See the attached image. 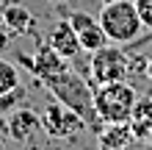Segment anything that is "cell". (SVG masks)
Instances as JSON below:
<instances>
[{"instance_id": "obj_6", "label": "cell", "mask_w": 152, "mask_h": 150, "mask_svg": "<svg viewBox=\"0 0 152 150\" xmlns=\"http://www.w3.org/2000/svg\"><path fill=\"white\" fill-rule=\"evenodd\" d=\"M17 58H20L39 81H44V78H50V75H56V72H61V69L69 67V58H64L61 53H56L50 45H39V50H36L33 58H28L25 53H17Z\"/></svg>"}, {"instance_id": "obj_18", "label": "cell", "mask_w": 152, "mask_h": 150, "mask_svg": "<svg viewBox=\"0 0 152 150\" xmlns=\"http://www.w3.org/2000/svg\"><path fill=\"white\" fill-rule=\"evenodd\" d=\"M144 75L152 81V58H147V69H144Z\"/></svg>"}, {"instance_id": "obj_22", "label": "cell", "mask_w": 152, "mask_h": 150, "mask_svg": "<svg viewBox=\"0 0 152 150\" xmlns=\"http://www.w3.org/2000/svg\"><path fill=\"white\" fill-rule=\"evenodd\" d=\"M102 3H108V0H102Z\"/></svg>"}, {"instance_id": "obj_4", "label": "cell", "mask_w": 152, "mask_h": 150, "mask_svg": "<svg viewBox=\"0 0 152 150\" xmlns=\"http://www.w3.org/2000/svg\"><path fill=\"white\" fill-rule=\"evenodd\" d=\"M88 72H91L94 86L100 83H113V81H124L130 72V58L124 53L122 45H102L100 50L91 53V61H88Z\"/></svg>"}, {"instance_id": "obj_12", "label": "cell", "mask_w": 152, "mask_h": 150, "mask_svg": "<svg viewBox=\"0 0 152 150\" xmlns=\"http://www.w3.org/2000/svg\"><path fill=\"white\" fill-rule=\"evenodd\" d=\"M3 22H6V28L17 33V36H25V33H33L36 31V20H33V14L28 11V8H22V6H8L6 11H3Z\"/></svg>"}, {"instance_id": "obj_5", "label": "cell", "mask_w": 152, "mask_h": 150, "mask_svg": "<svg viewBox=\"0 0 152 150\" xmlns=\"http://www.w3.org/2000/svg\"><path fill=\"white\" fill-rule=\"evenodd\" d=\"M88 125L83 122L80 114H75L72 109H66L64 103L53 100L47 103V109L42 111V131L50 139H72L77 134H83Z\"/></svg>"}, {"instance_id": "obj_17", "label": "cell", "mask_w": 152, "mask_h": 150, "mask_svg": "<svg viewBox=\"0 0 152 150\" xmlns=\"http://www.w3.org/2000/svg\"><path fill=\"white\" fill-rule=\"evenodd\" d=\"M6 47H8V31L0 28V50H6Z\"/></svg>"}, {"instance_id": "obj_15", "label": "cell", "mask_w": 152, "mask_h": 150, "mask_svg": "<svg viewBox=\"0 0 152 150\" xmlns=\"http://www.w3.org/2000/svg\"><path fill=\"white\" fill-rule=\"evenodd\" d=\"M136 8H138V14H141L144 28L152 31V0H136Z\"/></svg>"}, {"instance_id": "obj_19", "label": "cell", "mask_w": 152, "mask_h": 150, "mask_svg": "<svg viewBox=\"0 0 152 150\" xmlns=\"http://www.w3.org/2000/svg\"><path fill=\"white\" fill-rule=\"evenodd\" d=\"M144 150H152V142H149V145H147V147H144Z\"/></svg>"}, {"instance_id": "obj_9", "label": "cell", "mask_w": 152, "mask_h": 150, "mask_svg": "<svg viewBox=\"0 0 152 150\" xmlns=\"http://www.w3.org/2000/svg\"><path fill=\"white\" fill-rule=\"evenodd\" d=\"M136 136H133L130 120L127 122H102V128L97 131V147L100 150H127Z\"/></svg>"}, {"instance_id": "obj_16", "label": "cell", "mask_w": 152, "mask_h": 150, "mask_svg": "<svg viewBox=\"0 0 152 150\" xmlns=\"http://www.w3.org/2000/svg\"><path fill=\"white\" fill-rule=\"evenodd\" d=\"M147 45H152V31L147 33V36H138V39H133L130 45H127V50H141V47H147Z\"/></svg>"}, {"instance_id": "obj_1", "label": "cell", "mask_w": 152, "mask_h": 150, "mask_svg": "<svg viewBox=\"0 0 152 150\" xmlns=\"http://www.w3.org/2000/svg\"><path fill=\"white\" fill-rule=\"evenodd\" d=\"M42 83H44V89L53 95V100L64 103L66 109H72L75 114H80L88 128H94V131L102 128V120H100V114H97V109H94V86L88 81H83L72 67H66V69H61V72H56V75L44 78Z\"/></svg>"}, {"instance_id": "obj_3", "label": "cell", "mask_w": 152, "mask_h": 150, "mask_svg": "<svg viewBox=\"0 0 152 150\" xmlns=\"http://www.w3.org/2000/svg\"><path fill=\"white\" fill-rule=\"evenodd\" d=\"M138 95L127 81H113L94 86V109L102 122H127Z\"/></svg>"}, {"instance_id": "obj_14", "label": "cell", "mask_w": 152, "mask_h": 150, "mask_svg": "<svg viewBox=\"0 0 152 150\" xmlns=\"http://www.w3.org/2000/svg\"><path fill=\"white\" fill-rule=\"evenodd\" d=\"M20 100H25V89H22V83L17 86V89H11V92L0 95V114H6V111H14Z\"/></svg>"}, {"instance_id": "obj_7", "label": "cell", "mask_w": 152, "mask_h": 150, "mask_svg": "<svg viewBox=\"0 0 152 150\" xmlns=\"http://www.w3.org/2000/svg\"><path fill=\"white\" fill-rule=\"evenodd\" d=\"M69 22H72V28L77 31L83 50H88V53L100 50L102 45H108V42H111L108 33L102 31L100 20H97V17H91L88 11H72V14H69Z\"/></svg>"}, {"instance_id": "obj_21", "label": "cell", "mask_w": 152, "mask_h": 150, "mask_svg": "<svg viewBox=\"0 0 152 150\" xmlns=\"http://www.w3.org/2000/svg\"><path fill=\"white\" fill-rule=\"evenodd\" d=\"M0 150H3V142H0Z\"/></svg>"}, {"instance_id": "obj_20", "label": "cell", "mask_w": 152, "mask_h": 150, "mask_svg": "<svg viewBox=\"0 0 152 150\" xmlns=\"http://www.w3.org/2000/svg\"><path fill=\"white\" fill-rule=\"evenodd\" d=\"M47 3H61V0H47Z\"/></svg>"}, {"instance_id": "obj_11", "label": "cell", "mask_w": 152, "mask_h": 150, "mask_svg": "<svg viewBox=\"0 0 152 150\" xmlns=\"http://www.w3.org/2000/svg\"><path fill=\"white\" fill-rule=\"evenodd\" d=\"M130 128H133L136 142H144L152 134V98H138L136 100L133 114H130Z\"/></svg>"}, {"instance_id": "obj_13", "label": "cell", "mask_w": 152, "mask_h": 150, "mask_svg": "<svg viewBox=\"0 0 152 150\" xmlns=\"http://www.w3.org/2000/svg\"><path fill=\"white\" fill-rule=\"evenodd\" d=\"M17 86H20V69H17V64L0 58V95L11 92Z\"/></svg>"}, {"instance_id": "obj_8", "label": "cell", "mask_w": 152, "mask_h": 150, "mask_svg": "<svg viewBox=\"0 0 152 150\" xmlns=\"http://www.w3.org/2000/svg\"><path fill=\"white\" fill-rule=\"evenodd\" d=\"M47 45L61 53L64 58H77L80 53H83V45H80V36L77 31L72 28V22L69 20H61L50 28V36H47Z\"/></svg>"}, {"instance_id": "obj_2", "label": "cell", "mask_w": 152, "mask_h": 150, "mask_svg": "<svg viewBox=\"0 0 152 150\" xmlns=\"http://www.w3.org/2000/svg\"><path fill=\"white\" fill-rule=\"evenodd\" d=\"M97 20H100L102 31L108 33V39L116 45H130L144 31L136 0H108V3H102Z\"/></svg>"}, {"instance_id": "obj_10", "label": "cell", "mask_w": 152, "mask_h": 150, "mask_svg": "<svg viewBox=\"0 0 152 150\" xmlns=\"http://www.w3.org/2000/svg\"><path fill=\"white\" fill-rule=\"evenodd\" d=\"M39 131H42V117L36 111H31V109H17L8 117V136L14 142H28Z\"/></svg>"}]
</instances>
